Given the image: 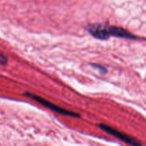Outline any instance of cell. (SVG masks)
I'll return each mask as SVG.
<instances>
[{
    "instance_id": "cell-1",
    "label": "cell",
    "mask_w": 146,
    "mask_h": 146,
    "mask_svg": "<svg viewBox=\"0 0 146 146\" xmlns=\"http://www.w3.org/2000/svg\"><path fill=\"white\" fill-rule=\"evenodd\" d=\"M112 27L107 24L94 23L86 27V29L94 38L100 40H107L111 36Z\"/></svg>"
},
{
    "instance_id": "cell-3",
    "label": "cell",
    "mask_w": 146,
    "mask_h": 146,
    "mask_svg": "<svg viewBox=\"0 0 146 146\" xmlns=\"http://www.w3.org/2000/svg\"><path fill=\"white\" fill-rule=\"evenodd\" d=\"M98 127H100V128L102 129L104 131H105L106 133L111 134V135L121 140V141H123L125 143L128 144V145L134 146H140L142 145L141 143H140L138 140L135 139V138H132V137L129 136V135H126V134L120 132V131H117V130L114 129V128H111V127L108 126V125H105V124H99Z\"/></svg>"
},
{
    "instance_id": "cell-5",
    "label": "cell",
    "mask_w": 146,
    "mask_h": 146,
    "mask_svg": "<svg viewBox=\"0 0 146 146\" xmlns=\"http://www.w3.org/2000/svg\"><path fill=\"white\" fill-rule=\"evenodd\" d=\"M7 63H8V58L0 52V64L2 66H5L7 65Z\"/></svg>"
},
{
    "instance_id": "cell-4",
    "label": "cell",
    "mask_w": 146,
    "mask_h": 146,
    "mask_svg": "<svg viewBox=\"0 0 146 146\" xmlns=\"http://www.w3.org/2000/svg\"><path fill=\"white\" fill-rule=\"evenodd\" d=\"M91 65L92 66L93 68H96V69L98 70V71H99V73H101V74H103V75H104V74H106L107 73L106 68H105V67L103 66L100 65V64H91Z\"/></svg>"
},
{
    "instance_id": "cell-2",
    "label": "cell",
    "mask_w": 146,
    "mask_h": 146,
    "mask_svg": "<svg viewBox=\"0 0 146 146\" xmlns=\"http://www.w3.org/2000/svg\"><path fill=\"white\" fill-rule=\"evenodd\" d=\"M24 95H25L26 96L29 97V98H31V99L34 100L35 101L38 102V104H41V105H43L44 106H45L46 108H49L51 111H54V112L56 113H58L59 114H61V115L74 117V118H79V117H81V115L78 113L73 112V111H68V110L64 109V108H59V107L56 106L54 105V104H51L49 101H46V100L44 99V98H41V97L38 96L37 95H35V94H31V93L29 92H25L24 93Z\"/></svg>"
}]
</instances>
